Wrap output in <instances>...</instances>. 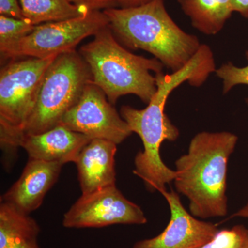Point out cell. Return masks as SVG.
<instances>
[{
    "label": "cell",
    "mask_w": 248,
    "mask_h": 248,
    "mask_svg": "<svg viewBox=\"0 0 248 248\" xmlns=\"http://www.w3.org/2000/svg\"><path fill=\"white\" fill-rule=\"evenodd\" d=\"M211 48L202 45L195 56L182 69L171 74L155 75L157 91L144 109L130 106L121 108L120 115L133 133L138 134L143 145V151L135 158L134 174L144 182L151 192L166 190V185L174 182L175 171L169 169L160 156V147L166 140L174 141L179 136V129L165 113L170 94L184 83L200 87L212 73L216 71Z\"/></svg>",
    "instance_id": "cell-1"
},
{
    "label": "cell",
    "mask_w": 248,
    "mask_h": 248,
    "mask_svg": "<svg viewBox=\"0 0 248 248\" xmlns=\"http://www.w3.org/2000/svg\"><path fill=\"white\" fill-rule=\"evenodd\" d=\"M237 141L231 132H200L191 140L187 154L175 161L173 182L187 197L194 217L205 219L228 213L227 169Z\"/></svg>",
    "instance_id": "cell-2"
},
{
    "label": "cell",
    "mask_w": 248,
    "mask_h": 248,
    "mask_svg": "<svg viewBox=\"0 0 248 248\" xmlns=\"http://www.w3.org/2000/svg\"><path fill=\"white\" fill-rule=\"evenodd\" d=\"M104 13L117 40L128 48L152 54L172 73L185 67L202 46L197 36L185 32L173 20L164 0Z\"/></svg>",
    "instance_id": "cell-3"
},
{
    "label": "cell",
    "mask_w": 248,
    "mask_h": 248,
    "mask_svg": "<svg viewBox=\"0 0 248 248\" xmlns=\"http://www.w3.org/2000/svg\"><path fill=\"white\" fill-rule=\"evenodd\" d=\"M80 48L79 53L92 75V83L102 90L111 104L127 94L138 96L148 104L155 95L156 76L164 65L157 59L135 55L121 45L109 25Z\"/></svg>",
    "instance_id": "cell-4"
},
{
    "label": "cell",
    "mask_w": 248,
    "mask_h": 248,
    "mask_svg": "<svg viewBox=\"0 0 248 248\" xmlns=\"http://www.w3.org/2000/svg\"><path fill=\"white\" fill-rule=\"evenodd\" d=\"M57 57L13 60L1 69L0 145L8 156H14L20 147L46 73Z\"/></svg>",
    "instance_id": "cell-5"
},
{
    "label": "cell",
    "mask_w": 248,
    "mask_h": 248,
    "mask_svg": "<svg viewBox=\"0 0 248 248\" xmlns=\"http://www.w3.org/2000/svg\"><path fill=\"white\" fill-rule=\"evenodd\" d=\"M92 80L89 67L79 52L74 50L58 55L46 73L24 136L45 133L58 125Z\"/></svg>",
    "instance_id": "cell-6"
},
{
    "label": "cell",
    "mask_w": 248,
    "mask_h": 248,
    "mask_svg": "<svg viewBox=\"0 0 248 248\" xmlns=\"http://www.w3.org/2000/svg\"><path fill=\"white\" fill-rule=\"evenodd\" d=\"M109 25L104 11H90L80 17L35 26L29 35L0 48L1 58L45 59L76 50L81 41Z\"/></svg>",
    "instance_id": "cell-7"
},
{
    "label": "cell",
    "mask_w": 248,
    "mask_h": 248,
    "mask_svg": "<svg viewBox=\"0 0 248 248\" xmlns=\"http://www.w3.org/2000/svg\"><path fill=\"white\" fill-rule=\"evenodd\" d=\"M147 221L141 208L112 185L82 194L64 214L62 223L67 228H98L116 224L143 225Z\"/></svg>",
    "instance_id": "cell-8"
},
{
    "label": "cell",
    "mask_w": 248,
    "mask_h": 248,
    "mask_svg": "<svg viewBox=\"0 0 248 248\" xmlns=\"http://www.w3.org/2000/svg\"><path fill=\"white\" fill-rule=\"evenodd\" d=\"M60 124L92 140H108L117 145L133 133L105 93L92 82L86 86L79 101L67 111Z\"/></svg>",
    "instance_id": "cell-9"
},
{
    "label": "cell",
    "mask_w": 248,
    "mask_h": 248,
    "mask_svg": "<svg viewBox=\"0 0 248 248\" xmlns=\"http://www.w3.org/2000/svg\"><path fill=\"white\" fill-rule=\"evenodd\" d=\"M161 193L170 209L169 224L161 234L139 241L133 248H201L219 231L216 225L201 221L189 213L174 190Z\"/></svg>",
    "instance_id": "cell-10"
},
{
    "label": "cell",
    "mask_w": 248,
    "mask_h": 248,
    "mask_svg": "<svg viewBox=\"0 0 248 248\" xmlns=\"http://www.w3.org/2000/svg\"><path fill=\"white\" fill-rule=\"evenodd\" d=\"M63 164L29 159L20 177L1 197V202L30 214L40 208L58 181Z\"/></svg>",
    "instance_id": "cell-11"
},
{
    "label": "cell",
    "mask_w": 248,
    "mask_h": 248,
    "mask_svg": "<svg viewBox=\"0 0 248 248\" xmlns=\"http://www.w3.org/2000/svg\"><path fill=\"white\" fill-rule=\"evenodd\" d=\"M91 140L60 124L45 133L24 135L20 147L27 152L29 159L64 165L75 163L80 152Z\"/></svg>",
    "instance_id": "cell-12"
},
{
    "label": "cell",
    "mask_w": 248,
    "mask_h": 248,
    "mask_svg": "<svg viewBox=\"0 0 248 248\" xmlns=\"http://www.w3.org/2000/svg\"><path fill=\"white\" fill-rule=\"evenodd\" d=\"M117 144L93 139L83 148L75 161L82 194L115 185Z\"/></svg>",
    "instance_id": "cell-13"
},
{
    "label": "cell",
    "mask_w": 248,
    "mask_h": 248,
    "mask_svg": "<svg viewBox=\"0 0 248 248\" xmlns=\"http://www.w3.org/2000/svg\"><path fill=\"white\" fill-rule=\"evenodd\" d=\"M37 222L11 204L0 203V248H40Z\"/></svg>",
    "instance_id": "cell-14"
},
{
    "label": "cell",
    "mask_w": 248,
    "mask_h": 248,
    "mask_svg": "<svg viewBox=\"0 0 248 248\" xmlns=\"http://www.w3.org/2000/svg\"><path fill=\"white\" fill-rule=\"evenodd\" d=\"M195 29L206 35L219 33L235 12L234 0H178Z\"/></svg>",
    "instance_id": "cell-15"
},
{
    "label": "cell",
    "mask_w": 248,
    "mask_h": 248,
    "mask_svg": "<svg viewBox=\"0 0 248 248\" xmlns=\"http://www.w3.org/2000/svg\"><path fill=\"white\" fill-rule=\"evenodd\" d=\"M24 19L32 25L59 22L89 14V9L69 0H19Z\"/></svg>",
    "instance_id": "cell-16"
},
{
    "label": "cell",
    "mask_w": 248,
    "mask_h": 248,
    "mask_svg": "<svg viewBox=\"0 0 248 248\" xmlns=\"http://www.w3.org/2000/svg\"><path fill=\"white\" fill-rule=\"evenodd\" d=\"M201 248H248V229L237 225L219 230L213 239Z\"/></svg>",
    "instance_id": "cell-17"
},
{
    "label": "cell",
    "mask_w": 248,
    "mask_h": 248,
    "mask_svg": "<svg viewBox=\"0 0 248 248\" xmlns=\"http://www.w3.org/2000/svg\"><path fill=\"white\" fill-rule=\"evenodd\" d=\"M26 19H16L0 15V48L21 40L35 29Z\"/></svg>",
    "instance_id": "cell-18"
},
{
    "label": "cell",
    "mask_w": 248,
    "mask_h": 248,
    "mask_svg": "<svg viewBox=\"0 0 248 248\" xmlns=\"http://www.w3.org/2000/svg\"><path fill=\"white\" fill-rule=\"evenodd\" d=\"M246 57L248 62V50L246 52ZM215 73L222 80L223 94H227L238 85L248 86V64L244 67H238L229 62L217 69ZM246 103L248 107V98Z\"/></svg>",
    "instance_id": "cell-19"
},
{
    "label": "cell",
    "mask_w": 248,
    "mask_h": 248,
    "mask_svg": "<svg viewBox=\"0 0 248 248\" xmlns=\"http://www.w3.org/2000/svg\"><path fill=\"white\" fill-rule=\"evenodd\" d=\"M77 6H83L89 11H104L118 7V0H69Z\"/></svg>",
    "instance_id": "cell-20"
},
{
    "label": "cell",
    "mask_w": 248,
    "mask_h": 248,
    "mask_svg": "<svg viewBox=\"0 0 248 248\" xmlns=\"http://www.w3.org/2000/svg\"><path fill=\"white\" fill-rule=\"evenodd\" d=\"M0 15L24 19L19 0H0Z\"/></svg>",
    "instance_id": "cell-21"
},
{
    "label": "cell",
    "mask_w": 248,
    "mask_h": 248,
    "mask_svg": "<svg viewBox=\"0 0 248 248\" xmlns=\"http://www.w3.org/2000/svg\"><path fill=\"white\" fill-rule=\"evenodd\" d=\"M155 0H118V7L122 9L137 7L152 2Z\"/></svg>",
    "instance_id": "cell-22"
},
{
    "label": "cell",
    "mask_w": 248,
    "mask_h": 248,
    "mask_svg": "<svg viewBox=\"0 0 248 248\" xmlns=\"http://www.w3.org/2000/svg\"><path fill=\"white\" fill-rule=\"evenodd\" d=\"M235 12L248 19V0H234Z\"/></svg>",
    "instance_id": "cell-23"
},
{
    "label": "cell",
    "mask_w": 248,
    "mask_h": 248,
    "mask_svg": "<svg viewBox=\"0 0 248 248\" xmlns=\"http://www.w3.org/2000/svg\"><path fill=\"white\" fill-rule=\"evenodd\" d=\"M232 217L248 218V202L242 208L240 209L236 213H234Z\"/></svg>",
    "instance_id": "cell-24"
},
{
    "label": "cell",
    "mask_w": 248,
    "mask_h": 248,
    "mask_svg": "<svg viewBox=\"0 0 248 248\" xmlns=\"http://www.w3.org/2000/svg\"></svg>",
    "instance_id": "cell-25"
}]
</instances>
